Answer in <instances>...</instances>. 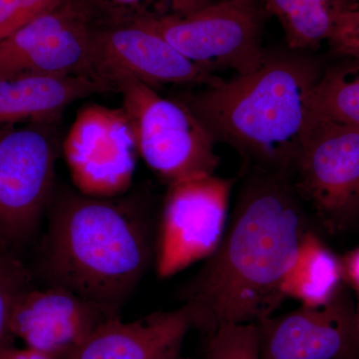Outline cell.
<instances>
[{
	"instance_id": "cell-15",
	"label": "cell",
	"mask_w": 359,
	"mask_h": 359,
	"mask_svg": "<svg viewBox=\"0 0 359 359\" xmlns=\"http://www.w3.org/2000/svg\"><path fill=\"white\" fill-rule=\"evenodd\" d=\"M110 91L112 85L88 76L0 77V125L54 123L71 104Z\"/></svg>"
},
{
	"instance_id": "cell-2",
	"label": "cell",
	"mask_w": 359,
	"mask_h": 359,
	"mask_svg": "<svg viewBox=\"0 0 359 359\" xmlns=\"http://www.w3.org/2000/svg\"><path fill=\"white\" fill-rule=\"evenodd\" d=\"M33 273L103 308L122 306L154 264L155 233L135 197H93L78 190L54 195Z\"/></svg>"
},
{
	"instance_id": "cell-17",
	"label": "cell",
	"mask_w": 359,
	"mask_h": 359,
	"mask_svg": "<svg viewBox=\"0 0 359 359\" xmlns=\"http://www.w3.org/2000/svg\"><path fill=\"white\" fill-rule=\"evenodd\" d=\"M344 280L341 259L335 256L318 233L309 230L283 285L285 299L302 306H325L339 294Z\"/></svg>"
},
{
	"instance_id": "cell-21",
	"label": "cell",
	"mask_w": 359,
	"mask_h": 359,
	"mask_svg": "<svg viewBox=\"0 0 359 359\" xmlns=\"http://www.w3.org/2000/svg\"><path fill=\"white\" fill-rule=\"evenodd\" d=\"M148 0H92L101 18L106 20H125L143 11L144 2ZM171 7L172 13L188 15L216 0H161Z\"/></svg>"
},
{
	"instance_id": "cell-11",
	"label": "cell",
	"mask_w": 359,
	"mask_h": 359,
	"mask_svg": "<svg viewBox=\"0 0 359 359\" xmlns=\"http://www.w3.org/2000/svg\"><path fill=\"white\" fill-rule=\"evenodd\" d=\"M93 74L111 85L117 75H128L153 88L164 84L205 86L218 78L182 55L138 18H99L93 35Z\"/></svg>"
},
{
	"instance_id": "cell-4",
	"label": "cell",
	"mask_w": 359,
	"mask_h": 359,
	"mask_svg": "<svg viewBox=\"0 0 359 359\" xmlns=\"http://www.w3.org/2000/svg\"><path fill=\"white\" fill-rule=\"evenodd\" d=\"M111 83L122 97L139 156L158 177L170 185L216 174V141L185 102L165 98L128 75Z\"/></svg>"
},
{
	"instance_id": "cell-8",
	"label": "cell",
	"mask_w": 359,
	"mask_h": 359,
	"mask_svg": "<svg viewBox=\"0 0 359 359\" xmlns=\"http://www.w3.org/2000/svg\"><path fill=\"white\" fill-rule=\"evenodd\" d=\"M98 20L92 0H65L0 40V77L95 78L93 35Z\"/></svg>"
},
{
	"instance_id": "cell-9",
	"label": "cell",
	"mask_w": 359,
	"mask_h": 359,
	"mask_svg": "<svg viewBox=\"0 0 359 359\" xmlns=\"http://www.w3.org/2000/svg\"><path fill=\"white\" fill-rule=\"evenodd\" d=\"M233 180L215 175L168 185L155 233L156 273L171 278L205 261L226 229Z\"/></svg>"
},
{
	"instance_id": "cell-6",
	"label": "cell",
	"mask_w": 359,
	"mask_h": 359,
	"mask_svg": "<svg viewBox=\"0 0 359 359\" xmlns=\"http://www.w3.org/2000/svg\"><path fill=\"white\" fill-rule=\"evenodd\" d=\"M264 11L259 0H216L188 15L143 13L133 18L147 23L182 55L212 74L226 69L247 74L266 58Z\"/></svg>"
},
{
	"instance_id": "cell-27",
	"label": "cell",
	"mask_w": 359,
	"mask_h": 359,
	"mask_svg": "<svg viewBox=\"0 0 359 359\" xmlns=\"http://www.w3.org/2000/svg\"><path fill=\"white\" fill-rule=\"evenodd\" d=\"M173 359H187V358H184V356H182V354H181V355L178 356V358H173Z\"/></svg>"
},
{
	"instance_id": "cell-1",
	"label": "cell",
	"mask_w": 359,
	"mask_h": 359,
	"mask_svg": "<svg viewBox=\"0 0 359 359\" xmlns=\"http://www.w3.org/2000/svg\"><path fill=\"white\" fill-rule=\"evenodd\" d=\"M216 250L181 290L194 328L257 323L285 301L283 285L309 219L287 175L249 168Z\"/></svg>"
},
{
	"instance_id": "cell-24",
	"label": "cell",
	"mask_w": 359,
	"mask_h": 359,
	"mask_svg": "<svg viewBox=\"0 0 359 359\" xmlns=\"http://www.w3.org/2000/svg\"><path fill=\"white\" fill-rule=\"evenodd\" d=\"M0 359H53L46 354L27 347L26 349L0 348Z\"/></svg>"
},
{
	"instance_id": "cell-10",
	"label": "cell",
	"mask_w": 359,
	"mask_h": 359,
	"mask_svg": "<svg viewBox=\"0 0 359 359\" xmlns=\"http://www.w3.org/2000/svg\"><path fill=\"white\" fill-rule=\"evenodd\" d=\"M62 151L79 192L113 198L129 190L139 154L122 108L85 106L77 113Z\"/></svg>"
},
{
	"instance_id": "cell-3",
	"label": "cell",
	"mask_w": 359,
	"mask_h": 359,
	"mask_svg": "<svg viewBox=\"0 0 359 359\" xmlns=\"http://www.w3.org/2000/svg\"><path fill=\"white\" fill-rule=\"evenodd\" d=\"M302 53L266 55L256 70L218 77L183 102L216 143L235 149L248 168L292 178L313 121L311 94L323 74L320 65Z\"/></svg>"
},
{
	"instance_id": "cell-16",
	"label": "cell",
	"mask_w": 359,
	"mask_h": 359,
	"mask_svg": "<svg viewBox=\"0 0 359 359\" xmlns=\"http://www.w3.org/2000/svg\"><path fill=\"white\" fill-rule=\"evenodd\" d=\"M359 0H264L266 13L282 26L292 51L316 50L330 42Z\"/></svg>"
},
{
	"instance_id": "cell-22",
	"label": "cell",
	"mask_w": 359,
	"mask_h": 359,
	"mask_svg": "<svg viewBox=\"0 0 359 359\" xmlns=\"http://www.w3.org/2000/svg\"><path fill=\"white\" fill-rule=\"evenodd\" d=\"M26 23L20 0H0V40Z\"/></svg>"
},
{
	"instance_id": "cell-23",
	"label": "cell",
	"mask_w": 359,
	"mask_h": 359,
	"mask_svg": "<svg viewBox=\"0 0 359 359\" xmlns=\"http://www.w3.org/2000/svg\"><path fill=\"white\" fill-rule=\"evenodd\" d=\"M344 280L349 283L356 294H359V247L341 259Z\"/></svg>"
},
{
	"instance_id": "cell-12",
	"label": "cell",
	"mask_w": 359,
	"mask_h": 359,
	"mask_svg": "<svg viewBox=\"0 0 359 359\" xmlns=\"http://www.w3.org/2000/svg\"><path fill=\"white\" fill-rule=\"evenodd\" d=\"M118 316L69 290L32 285L16 299L9 330L29 348L66 359L101 325Z\"/></svg>"
},
{
	"instance_id": "cell-7",
	"label": "cell",
	"mask_w": 359,
	"mask_h": 359,
	"mask_svg": "<svg viewBox=\"0 0 359 359\" xmlns=\"http://www.w3.org/2000/svg\"><path fill=\"white\" fill-rule=\"evenodd\" d=\"M290 179L323 229L348 230L359 219V129L313 118Z\"/></svg>"
},
{
	"instance_id": "cell-13",
	"label": "cell",
	"mask_w": 359,
	"mask_h": 359,
	"mask_svg": "<svg viewBox=\"0 0 359 359\" xmlns=\"http://www.w3.org/2000/svg\"><path fill=\"white\" fill-rule=\"evenodd\" d=\"M257 325L261 359H359L354 304L342 290L325 306H301Z\"/></svg>"
},
{
	"instance_id": "cell-25",
	"label": "cell",
	"mask_w": 359,
	"mask_h": 359,
	"mask_svg": "<svg viewBox=\"0 0 359 359\" xmlns=\"http://www.w3.org/2000/svg\"><path fill=\"white\" fill-rule=\"evenodd\" d=\"M358 295V301L354 304V330H355L356 342L359 349V294Z\"/></svg>"
},
{
	"instance_id": "cell-18",
	"label": "cell",
	"mask_w": 359,
	"mask_h": 359,
	"mask_svg": "<svg viewBox=\"0 0 359 359\" xmlns=\"http://www.w3.org/2000/svg\"><path fill=\"white\" fill-rule=\"evenodd\" d=\"M309 106L316 119L359 129V59L323 72Z\"/></svg>"
},
{
	"instance_id": "cell-19",
	"label": "cell",
	"mask_w": 359,
	"mask_h": 359,
	"mask_svg": "<svg viewBox=\"0 0 359 359\" xmlns=\"http://www.w3.org/2000/svg\"><path fill=\"white\" fill-rule=\"evenodd\" d=\"M205 359H261L257 323H224L208 334Z\"/></svg>"
},
{
	"instance_id": "cell-5",
	"label": "cell",
	"mask_w": 359,
	"mask_h": 359,
	"mask_svg": "<svg viewBox=\"0 0 359 359\" xmlns=\"http://www.w3.org/2000/svg\"><path fill=\"white\" fill-rule=\"evenodd\" d=\"M53 123L0 125V245L27 244L55 195Z\"/></svg>"
},
{
	"instance_id": "cell-26",
	"label": "cell",
	"mask_w": 359,
	"mask_h": 359,
	"mask_svg": "<svg viewBox=\"0 0 359 359\" xmlns=\"http://www.w3.org/2000/svg\"><path fill=\"white\" fill-rule=\"evenodd\" d=\"M353 13L354 15L356 16V18H359V4L358 6L355 7V8L353 9Z\"/></svg>"
},
{
	"instance_id": "cell-14",
	"label": "cell",
	"mask_w": 359,
	"mask_h": 359,
	"mask_svg": "<svg viewBox=\"0 0 359 359\" xmlns=\"http://www.w3.org/2000/svg\"><path fill=\"white\" fill-rule=\"evenodd\" d=\"M194 328L185 306L124 323L111 318L66 359H173Z\"/></svg>"
},
{
	"instance_id": "cell-20",
	"label": "cell",
	"mask_w": 359,
	"mask_h": 359,
	"mask_svg": "<svg viewBox=\"0 0 359 359\" xmlns=\"http://www.w3.org/2000/svg\"><path fill=\"white\" fill-rule=\"evenodd\" d=\"M32 285V275L13 250L0 245V348L11 334L9 320L16 299Z\"/></svg>"
}]
</instances>
